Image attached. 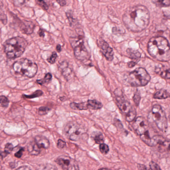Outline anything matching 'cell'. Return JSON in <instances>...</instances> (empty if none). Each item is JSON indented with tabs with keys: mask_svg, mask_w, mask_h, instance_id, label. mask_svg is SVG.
Returning a JSON list of instances; mask_svg holds the SVG:
<instances>
[{
	"mask_svg": "<svg viewBox=\"0 0 170 170\" xmlns=\"http://www.w3.org/2000/svg\"><path fill=\"white\" fill-rule=\"evenodd\" d=\"M123 21L127 29L137 33L144 30L148 26L150 13L144 5H137L127 9L123 16Z\"/></svg>",
	"mask_w": 170,
	"mask_h": 170,
	"instance_id": "obj_1",
	"label": "cell"
},
{
	"mask_svg": "<svg viewBox=\"0 0 170 170\" xmlns=\"http://www.w3.org/2000/svg\"><path fill=\"white\" fill-rule=\"evenodd\" d=\"M148 52L150 56L161 61L170 60V46L167 40L163 37H153L149 41Z\"/></svg>",
	"mask_w": 170,
	"mask_h": 170,
	"instance_id": "obj_2",
	"label": "cell"
},
{
	"mask_svg": "<svg viewBox=\"0 0 170 170\" xmlns=\"http://www.w3.org/2000/svg\"><path fill=\"white\" fill-rule=\"evenodd\" d=\"M27 45V42L25 38L20 37H14L5 42V52L8 59H16L23 54Z\"/></svg>",
	"mask_w": 170,
	"mask_h": 170,
	"instance_id": "obj_3",
	"label": "cell"
},
{
	"mask_svg": "<svg viewBox=\"0 0 170 170\" xmlns=\"http://www.w3.org/2000/svg\"><path fill=\"white\" fill-rule=\"evenodd\" d=\"M12 67L16 74L29 78L34 77L38 70L36 63L27 59H22L16 61Z\"/></svg>",
	"mask_w": 170,
	"mask_h": 170,
	"instance_id": "obj_4",
	"label": "cell"
},
{
	"mask_svg": "<svg viewBox=\"0 0 170 170\" xmlns=\"http://www.w3.org/2000/svg\"><path fill=\"white\" fill-rule=\"evenodd\" d=\"M69 41L73 48L75 56L77 60L84 61L89 59L90 55L85 45L84 36L78 35L76 37H70Z\"/></svg>",
	"mask_w": 170,
	"mask_h": 170,
	"instance_id": "obj_5",
	"label": "cell"
},
{
	"mask_svg": "<svg viewBox=\"0 0 170 170\" xmlns=\"http://www.w3.org/2000/svg\"><path fill=\"white\" fill-rule=\"evenodd\" d=\"M149 121L154 122L159 129L162 131H166L167 128V119L166 113L162 107L158 104L153 106L152 110L148 116Z\"/></svg>",
	"mask_w": 170,
	"mask_h": 170,
	"instance_id": "obj_6",
	"label": "cell"
},
{
	"mask_svg": "<svg viewBox=\"0 0 170 170\" xmlns=\"http://www.w3.org/2000/svg\"><path fill=\"white\" fill-rule=\"evenodd\" d=\"M150 79L149 74L142 67L136 68L131 72L128 76V83L134 87L144 86L149 83Z\"/></svg>",
	"mask_w": 170,
	"mask_h": 170,
	"instance_id": "obj_7",
	"label": "cell"
},
{
	"mask_svg": "<svg viewBox=\"0 0 170 170\" xmlns=\"http://www.w3.org/2000/svg\"><path fill=\"white\" fill-rule=\"evenodd\" d=\"M87 129L76 122H70L65 126L64 135L72 141H77L82 139L87 134Z\"/></svg>",
	"mask_w": 170,
	"mask_h": 170,
	"instance_id": "obj_8",
	"label": "cell"
},
{
	"mask_svg": "<svg viewBox=\"0 0 170 170\" xmlns=\"http://www.w3.org/2000/svg\"><path fill=\"white\" fill-rule=\"evenodd\" d=\"M55 162L63 170H73L79 169V166L76 161L70 157L65 155H61L59 156L58 158H56Z\"/></svg>",
	"mask_w": 170,
	"mask_h": 170,
	"instance_id": "obj_9",
	"label": "cell"
},
{
	"mask_svg": "<svg viewBox=\"0 0 170 170\" xmlns=\"http://www.w3.org/2000/svg\"><path fill=\"white\" fill-rule=\"evenodd\" d=\"M140 138L146 144H147L150 147H154L160 144V143H162L163 141L165 140L163 136L159 135H156L153 137H151L148 130L146 131L143 134L140 135Z\"/></svg>",
	"mask_w": 170,
	"mask_h": 170,
	"instance_id": "obj_10",
	"label": "cell"
},
{
	"mask_svg": "<svg viewBox=\"0 0 170 170\" xmlns=\"http://www.w3.org/2000/svg\"><path fill=\"white\" fill-rule=\"evenodd\" d=\"M115 93L116 100V104L121 112L127 116L131 111L134 109V108L131 105L130 102L124 98L123 95H120Z\"/></svg>",
	"mask_w": 170,
	"mask_h": 170,
	"instance_id": "obj_11",
	"label": "cell"
},
{
	"mask_svg": "<svg viewBox=\"0 0 170 170\" xmlns=\"http://www.w3.org/2000/svg\"><path fill=\"white\" fill-rule=\"evenodd\" d=\"M132 127L136 133L140 136L148 130L149 124L144 118L140 116L134 121Z\"/></svg>",
	"mask_w": 170,
	"mask_h": 170,
	"instance_id": "obj_12",
	"label": "cell"
},
{
	"mask_svg": "<svg viewBox=\"0 0 170 170\" xmlns=\"http://www.w3.org/2000/svg\"><path fill=\"white\" fill-rule=\"evenodd\" d=\"M99 47L101 48L102 52L108 61H112L113 59V49L110 48L109 44L104 40H99L98 42Z\"/></svg>",
	"mask_w": 170,
	"mask_h": 170,
	"instance_id": "obj_13",
	"label": "cell"
},
{
	"mask_svg": "<svg viewBox=\"0 0 170 170\" xmlns=\"http://www.w3.org/2000/svg\"><path fill=\"white\" fill-rule=\"evenodd\" d=\"M155 72L164 79H170V67L161 65L156 67Z\"/></svg>",
	"mask_w": 170,
	"mask_h": 170,
	"instance_id": "obj_14",
	"label": "cell"
},
{
	"mask_svg": "<svg viewBox=\"0 0 170 170\" xmlns=\"http://www.w3.org/2000/svg\"><path fill=\"white\" fill-rule=\"evenodd\" d=\"M35 25L33 22L25 20L22 22L20 26V29L22 33L25 34H30L33 33Z\"/></svg>",
	"mask_w": 170,
	"mask_h": 170,
	"instance_id": "obj_15",
	"label": "cell"
},
{
	"mask_svg": "<svg viewBox=\"0 0 170 170\" xmlns=\"http://www.w3.org/2000/svg\"><path fill=\"white\" fill-rule=\"evenodd\" d=\"M34 141L40 149H47L50 146V142L47 138L44 136L38 135L34 138Z\"/></svg>",
	"mask_w": 170,
	"mask_h": 170,
	"instance_id": "obj_16",
	"label": "cell"
},
{
	"mask_svg": "<svg viewBox=\"0 0 170 170\" xmlns=\"http://www.w3.org/2000/svg\"><path fill=\"white\" fill-rule=\"evenodd\" d=\"M59 68L61 71L62 74L66 78H69L72 72V70L69 67L68 63L66 61L62 62L60 63Z\"/></svg>",
	"mask_w": 170,
	"mask_h": 170,
	"instance_id": "obj_17",
	"label": "cell"
},
{
	"mask_svg": "<svg viewBox=\"0 0 170 170\" xmlns=\"http://www.w3.org/2000/svg\"><path fill=\"white\" fill-rule=\"evenodd\" d=\"M27 150L29 151V153L31 155H39L41 152V149L37 145L34 141L30 142L27 146Z\"/></svg>",
	"mask_w": 170,
	"mask_h": 170,
	"instance_id": "obj_18",
	"label": "cell"
},
{
	"mask_svg": "<svg viewBox=\"0 0 170 170\" xmlns=\"http://www.w3.org/2000/svg\"><path fill=\"white\" fill-rule=\"evenodd\" d=\"M127 53L131 59L135 61H139L141 58V53L138 50H134L132 49H128L127 50Z\"/></svg>",
	"mask_w": 170,
	"mask_h": 170,
	"instance_id": "obj_19",
	"label": "cell"
},
{
	"mask_svg": "<svg viewBox=\"0 0 170 170\" xmlns=\"http://www.w3.org/2000/svg\"><path fill=\"white\" fill-rule=\"evenodd\" d=\"M70 106L73 110H87L88 109L87 102H81L79 103L72 102L70 104Z\"/></svg>",
	"mask_w": 170,
	"mask_h": 170,
	"instance_id": "obj_20",
	"label": "cell"
},
{
	"mask_svg": "<svg viewBox=\"0 0 170 170\" xmlns=\"http://www.w3.org/2000/svg\"><path fill=\"white\" fill-rule=\"evenodd\" d=\"M153 97L155 99H163L170 97V94L167 90L164 89H161L157 91L153 95Z\"/></svg>",
	"mask_w": 170,
	"mask_h": 170,
	"instance_id": "obj_21",
	"label": "cell"
},
{
	"mask_svg": "<svg viewBox=\"0 0 170 170\" xmlns=\"http://www.w3.org/2000/svg\"><path fill=\"white\" fill-rule=\"evenodd\" d=\"M88 109L98 110L102 108V104L95 100H88L87 101Z\"/></svg>",
	"mask_w": 170,
	"mask_h": 170,
	"instance_id": "obj_22",
	"label": "cell"
},
{
	"mask_svg": "<svg viewBox=\"0 0 170 170\" xmlns=\"http://www.w3.org/2000/svg\"><path fill=\"white\" fill-rule=\"evenodd\" d=\"M52 78V76L51 74H50V73H47L43 79L37 80L36 82L39 85H47L49 83V82L50 81Z\"/></svg>",
	"mask_w": 170,
	"mask_h": 170,
	"instance_id": "obj_23",
	"label": "cell"
},
{
	"mask_svg": "<svg viewBox=\"0 0 170 170\" xmlns=\"http://www.w3.org/2000/svg\"><path fill=\"white\" fill-rule=\"evenodd\" d=\"M152 2L158 7H166L170 5V0H152Z\"/></svg>",
	"mask_w": 170,
	"mask_h": 170,
	"instance_id": "obj_24",
	"label": "cell"
},
{
	"mask_svg": "<svg viewBox=\"0 0 170 170\" xmlns=\"http://www.w3.org/2000/svg\"><path fill=\"white\" fill-rule=\"evenodd\" d=\"M94 140L95 143L98 144H101L104 142V138L102 134L101 133L96 132V134H94Z\"/></svg>",
	"mask_w": 170,
	"mask_h": 170,
	"instance_id": "obj_25",
	"label": "cell"
},
{
	"mask_svg": "<svg viewBox=\"0 0 170 170\" xmlns=\"http://www.w3.org/2000/svg\"><path fill=\"white\" fill-rule=\"evenodd\" d=\"M43 94V92L40 90H37L34 92L33 93L29 95H25L23 94V96L25 98H28V99H32V98H36L40 96Z\"/></svg>",
	"mask_w": 170,
	"mask_h": 170,
	"instance_id": "obj_26",
	"label": "cell"
},
{
	"mask_svg": "<svg viewBox=\"0 0 170 170\" xmlns=\"http://www.w3.org/2000/svg\"><path fill=\"white\" fill-rule=\"evenodd\" d=\"M136 116V112L135 109H134L132 111H131L128 114L125 116V119L128 122H131L134 120Z\"/></svg>",
	"mask_w": 170,
	"mask_h": 170,
	"instance_id": "obj_27",
	"label": "cell"
},
{
	"mask_svg": "<svg viewBox=\"0 0 170 170\" xmlns=\"http://www.w3.org/2000/svg\"><path fill=\"white\" fill-rule=\"evenodd\" d=\"M9 104V100L5 96L2 95L0 96V105L3 107H8Z\"/></svg>",
	"mask_w": 170,
	"mask_h": 170,
	"instance_id": "obj_28",
	"label": "cell"
},
{
	"mask_svg": "<svg viewBox=\"0 0 170 170\" xmlns=\"http://www.w3.org/2000/svg\"><path fill=\"white\" fill-rule=\"evenodd\" d=\"M99 150L101 151V152L103 154H107L109 150V146L106 144H101L99 147Z\"/></svg>",
	"mask_w": 170,
	"mask_h": 170,
	"instance_id": "obj_29",
	"label": "cell"
},
{
	"mask_svg": "<svg viewBox=\"0 0 170 170\" xmlns=\"http://www.w3.org/2000/svg\"><path fill=\"white\" fill-rule=\"evenodd\" d=\"M50 110V108L47 107H41L38 109V114L40 115H44L47 114Z\"/></svg>",
	"mask_w": 170,
	"mask_h": 170,
	"instance_id": "obj_30",
	"label": "cell"
},
{
	"mask_svg": "<svg viewBox=\"0 0 170 170\" xmlns=\"http://www.w3.org/2000/svg\"><path fill=\"white\" fill-rule=\"evenodd\" d=\"M133 99H134V102L136 106H138L140 99H141V96H140V94L139 91H137L135 93L134 97H133Z\"/></svg>",
	"mask_w": 170,
	"mask_h": 170,
	"instance_id": "obj_31",
	"label": "cell"
},
{
	"mask_svg": "<svg viewBox=\"0 0 170 170\" xmlns=\"http://www.w3.org/2000/svg\"><path fill=\"white\" fill-rule=\"evenodd\" d=\"M57 57H58V56H57V53L55 52H53L51 56L48 58V62L51 63V64L54 63H55V61H56Z\"/></svg>",
	"mask_w": 170,
	"mask_h": 170,
	"instance_id": "obj_32",
	"label": "cell"
},
{
	"mask_svg": "<svg viewBox=\"0 0 170 170\" xmlns=\"http://www.w3.org/2000/svg\"><path fill=\"white\" fill-rule=\"evenodd\" d=\"M37 4L41 7L43 10H47L48 9V6L47 3L44 1L43 0H36Z\"/></svg>",
	"mask_w": 170,
	"mask_h": 170,
	"instance_id": "obj_33",
	"label": "cell"
},
{
	"mask_svg": "<svg viewBox=\"0 0 170 170\" xmlns=\"http://www.w3.org/2000/svg\"><path fill=\"white\" fill-rule=\"evenodd\" d=\"M14 149V146L11 143H7L5 145V152L7 153L8 155L10 154L12 150Z\"/></svg>",
	"mask_w": 170,
	"mask_h": 170,
	"instance_id": "obj_34",
	"label": "cell"
},
{
	"mask_svg": "<svg viewBox=\"0 0 170 170\" xmlns=\"http://www.w3.org/2000/svg\"><path fill=\"white\" fill-rule=\"evenodd\" d=\"M71 12V11H67L66 12V16H67V18L69 20V22L70 26H72L73 24L74 23V19L73 16V14Z\"/></svg>",
	"mask_w": 170,
	"mask_h": 170,
	"instance_id": "obj_35",
	"label": "cell"
},
{
	"mask_svg": "<svg viewBox=\"0 0 170 170\" xmlns=\"http://www.w3.org/2000/svg\"><path fill=\"white\" fill-rule=\"evenodd\" d=\"M150 169L151 170H161L160 166L153 161H151L149 163Z\"/></svg>",
	"mask_w": 170,
	"mask_h": 170,
	"instance_id": "obj_36",
	"label": "cell"
},
{
	"mask_svg": "<svg viewBox=\"0 0 170 170\" xmlns=\"http://www.w3.org/2000/svg\"><path fill=\"white\" fill-rule=\"evenodd\" d=\"M0 20H1L3 24L5 25L7 24V18L6 15L3 13V11L0 10Z\"/></svg>",
	"mask_w": 170,
	"mask_h": 170,
	"instance_id": "obj_37",
	"label": "cell"
},
{
	"mask_svg": "<svg viewBox=\"0 0 170 170\" xmlns=\"http://www.w3.org/2000/svg\"><path fill=\"white\" fill-rule=\"evenodd\" d=\"M66 146L65 142L61 139H59L57 142V147L59 149L64 148Z\"/></svg>",
	"mask_w": 170,
	"mask_h": 170,
	"instance_id": "obj_38",
	"label": "cell"
},
{
	"mask_svg": "<svg viewBox=\"0 0 170 170\" xmlns=\"http://www.w3.org/2000/svg\"><path fill=\"white\" fill-rule=\"evenodd\" d=\"M23 151H24V149L23 148H21L19 151L15 153V156L16 158H21L22 157V155L23 154Z\"/></svg>",
	"mask_w": 170,
	"mask_h": 170,
	"instance_id": "obj_39",
	"label": "cell"
},
{
	"mask_svg": "<svg viewBox=\"0 0 170 170\" xmlns=\"http://www.w3.org/2000/svg\"><path fill=\"white\" fill-rule=\"evenodd\" d=\"M8 154L5 152H3L0 150V163L2 161L3 159L7 156Z\"/></svg>",
	"mask_w": 170,
	"mask_h": 170,
	"instance_id": "obj_40",
	"label": "cell"
},
{
	"mask_svg": "<svg viewBox=\"0 0 170 170\" xmlns=\"http://www.w3.org/2000/svg\"><path fill=\"white\" fill-rule=\"evenodd\" d=\"M56 2L62 7H63L66 4V0H56Z\"/></svg>",
	"mask_w": 170,
	"mask_h": 170,
	"instance_id": "obj_41",
	"label": "cell"
},
{
	"mask_svg": "<svg viewBox=\"0 0 170 170\" xmlns=\"http://www.w3.org/2000/svg\"><path fill=\"white\" fill-rule=\"evenodd\" d=\"M137 62L136 61H130L128 63V66L130 68H131V67H134L135 65L137 64Z\"/></svg>",
	"mask_w": 170,
	"mask_h": 170,
	"instance_id": "obj_42",
	"label": "cell"
},
{
	"mask_svg": "<svg viewBox=\"0 0 170 170\" xmlns=\"http://www.w3.org/2000/svg\"><path fill=\"white\" fill-rule=\"evenodd\" d=\"M137 167L138 169H139V170H147V169H148L144 165H141V164H138Z\"/></svg>",
	"mask_w": 170,
	"mask_h": 170,
	"instance_id": "obj_43",
	"label": "cell"
},
{
	"mask_svg": "<svg viewBox=\"0 0 170 170\" xmlns=\"http://www.w3.org/2000/svg\"><path fill=\"white\" fill-rule=\"evenodd\" d=\"M39 35H40V37H44V32L43 31V30H41V29H40V31H39Z\"/></svg>",
	"mask_w": 170,
	"mask_h": 170,
	"instance_id": "obj_44",
	"label": "cell"
},
{
	"mask_svg": "<svg viewBox=\"0 0 170 170\" xmlns=\"http://www.w3.org/2000/svg\"><path fill=\"white\" fill-rule=\"evenodd\" d=\"M56 49H57V52H60L61 51V45H58L56 46Z\"/></svg>",
	"mask_w": 170,
	"mask_h": 170,
	"instance_id": "obj_45",
	"label": "cell"
},
{
	"mask_svg": "<svg viewBox=\"0 0 170 170\" xmlns=\"http://www.w3.org/2000/svg\"><path fill=\"white\" fill-rule=\"evenodd\" d=\"M18 169H30V168H29L27 167L26 166H24V167H23V166L22 167L19 168H18Z\"/></svg>",
	"mask_w": 170,
	"mask_h": 170,
	"instance_id": "obj_46",
	"label": "cell"
},
{
	"mask_svg": "<svg viewBox=\"0 0 170 170\" xmlns=\"http://www.w3.org/2000/svg\"><path fill=\"white\" fill-rule=\"evenodd\" d=\"M1 169H2V167L1 166H0V170H1Z\"/></svg>",
	"mask_w": 170,
	"mask_h": 170,
	"instance_id": "obj_47",
	"label": "cell"
},
{
	"mask_svg": "<svg viewBox=\"0 0 170 170\" xmlns=\"http://www.w3.org/2000/svg\"></svg>",
	"mask_w": 170,
	"mask_h": 170,
	"instance_id": "obj_48",
	"label": "cell"
}]
</instances>
